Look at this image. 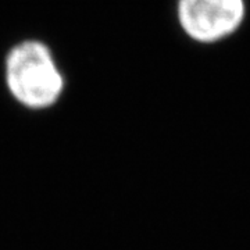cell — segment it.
I'll return each instance as SVG.
<instances>
[{"instance_id": "6da1fadb", "label": "cell", "mask_w": 250, "mask_h": 250, "mask_svg": "<svg viewBox=\"0 0 250 250\" xmlns=\"http://www.w3.org/2000/svg\"><path fill=\"white\" fill-rule=\"evenodd\" d=\"M6 83L16 100L31 108L52 106L64 89L53 54L36 41H27L11 49L6 59Z\"/></svg>"}, {"instance_id": "7a4b0ae2", "label": "cell", "mask_w": 250, "mask_h": 250, "mask_svg": "<svg viewBox=\"0 0 250 250\" xmlns=\"http://www.w3.org/2000/svg\"><path fill=\"white\" fill-rule=\"evenodd\" d=\"M179 21L188 35L211 42L231 34L243 17L242 0H179Z\"/></svg>"}]
</instances>
